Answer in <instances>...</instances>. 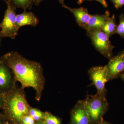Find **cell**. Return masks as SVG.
Returning a JSON list of instances; mask_svg holds the SVG:
<instances>
[{
    "label": "cell",
    "mask_w": 124,
    "mask_h": 124,
    "mask_svg": "<svg viewBox=\"0 0 124 124\" xmlns=\"http://www.w3.org/2000/svg\"><path fill=\"white\" fill-rule=\"evenodd\" d=\"M11 69L17 82L21 88H32L35 92V99L39 101L42 97L45 79L41 64L28 60L16 51H12L0 58Z\"/></svg>",
    "instance_id": "obj_1"
},
{
    "label": "cell",
    "mask_w": 124,
    "mask_h": 124,
    "mask_svg": "<svg viewBox=\"0 0 124 124\" xmlns=\"http://www.w3.org/2000/svg\"><path fill=\"white\" fill-rule=\"evenodd\" d=\"M4 96L5 103L2 113L6 119L13 124H21L23 118L29 115L31 106L27 101L24 89L17 86Z\"/></svg>",
    "instance_id": "obj_2"
},
{
    "label": "cell",
    "mask_w": 124,
    "mask_h": 124,
    "mask_svg": "<svg viewBox=\"0 0 124 124\" xmlns=\"http://www.w3.org/2000/svg\"><path fill=\"white\" fill-rule=\"evenodd\" d=\"M91 124H98L103 120V116L108 108L106 95L96 94L88 95L84 100Z\"/></svg>",
    "instance_id": "obj_3"
},
{
    "label": "cell",
    "mask_w": 124,
    "mask_h": 124,
    "mask_svg": "<svg viewBox=\"0 0 124 124\" xmlns=\"http://www.w3.org/2000/svg\"><path fill=\"white\" fill-rule=\"evenodd\" d=\"M86 34L93 46L101 54L109 60L113 57L115 46L112 44L110 38L104 32L101 30L87 31Z\"/></svg>",
    "instance_id": "obj_4"
},
{
    "label": "cell",
    "mask_w": 124,
    "mask_h": 124,
    "mask_svg": "<svg viewBox=\"0 0 124 124\" xmlns=\"http://www.w3.org/2000/svg\"><path fill=\"white\" fill-rule=\"evenodd\" d=\"M7 4V9L5 11L4 18L0 23V34L2 38L8 37L14 39L18 33L16 19V9L6 0H4Z\"/></svg>",
    "instance_id": "obj_5"
},
{
    "label": "cell",
    "mask_w": 124,
    "mask_h": 124,
    "mask_svg": "<svg viewBox=\"0 0 124 124\" xmlns=\"http://www.w3.org/2000/svg\"><path fill=\"white\" fill-rule=\"evenodd\" d=\"M88 73L97 89V93L106 95L107 91L105 86L109 81L106 66L93 67L89 70Z\"/></svg>",
    "instance_id": "obj_6"
},
{
    "label": "cell",
    "mask_w": 124,
    "mask_h": 124,
    "mask_svg": "<svg viewBox=\"0 0 124 124\" xmlns=\"http://www.w3.org/2000/svg\"><path fill=\"white\" fill-rule=\"evenodd\" d=\"M16 80L12 70L0 58V94L5 95L15 88Z\"/></svg>",
    "instance_id": "obj_7"
},
{
    "label": "cell",
    "mask_w": 124,
    "mask_h": 124,
    "mask_svg": "<svg viewBox=\"0 0 124 124\" xmlns=\"http://www.w3.org/2000/svg\"><path fill=\"white\" fill-rule=\"evenodd\" d=\"M69 124H91L84 100L78 101L71 110Z\"/></svg>",
    "instance_id": "obj_8"
},
{
    "label": "cell",
    "mask_w": 124,
    "mask_h": 124,
    "mask_svg": "<svg viewBox=\"0 0 124 124\" xmlns=\"http://www.w3.org/2000/svg\"><path fill=\"white\" fill-rule=\"evenodd\" d=\"M106 66L109 81L116 79L124 71V51L109 59Z\"/></svg>",
    "instance_id": "obj_9"
},
{
    "label": "cell",
    "mask_w": 124,
    "mask_h": 124,
    "mask_svg": "<svg viewBox=\"0 0 124 124\" xmlns=\"http://www.w3.org/2000/svg\"><path fill=\"white\" fill-rule=\"evenodd\" d=\"M110 16V13L107 10L104 14L91 15L89 20L84 29L87 31L101 30Z\"/></svg>",
    "instance_id": "obj_10"
},
{
    "label": "cell",
    "mask_w": 124,
    "mask_h": 124,
    "mask_svg": "<svg viewBox=\"0 0 124 124\" xmlns=\"http://www.w3.org/2000/svg\"><path fill=\"white\" fill-rule=\"evenodd\" d=\"M62 6V7L68 10L73 14L78 24L81 27L84 28L91 16V15L89 13L88 9L84 7L72 8L64 4Z\"/></svg>",
    "instance_id": "obj_11"
},
{
    "label": "cell",
    "mask_w": 124,
    "mask_h": 124,
    "mask_svg": "<svg viewBox=\"0 0 124 124\" xmlns=\"http://www.w3.org/2000/svg\"><path fill=\"white\" fill-rule=\"evenodd\" d=\"M16 23L18 29L25 26L35 27L39 23V19L35 14L31 11L24 10L22 13L17 15Z\"/></svg>",
    "instance_id": "obj_12"
},
{
    "label": "cell",
    "mask_w": 124,
    "mask_h": 124,
    "mask_svg": "<svg viewBox=\"0 0 124 124\" xmlns=\"http://www.w3.org/2000/svg\"><path fill=\"white\" fill-rule=\"evenodd\" d=\"M117 25L116 22L115 15L110 17L106 21L101 29L109 38L116 34Z\"/></svg>",
    "instance_id": "obj_13"
},
{
    "label": "cell",
    "mask_w": 124,
    "mask_h": 124,
    "mask_svg": "<svg viewBox=\"0 0 124 124\" xmlns=\"http://www.w3.org/2000/svg\"><path fill=\"white\" fill-rule=\"evenodd\" d=\"M16 9L21 8L24 10L31 9L32 8L33 0H6Z\"/></svg>",
    "instance_id": "obj_14"
},
{
    "label": "cell",
    "mask_w": 124,
    "mask_h": 124,
    "mask_svg": "<svg viewBox=\"0 0 124 124\" xmlns=\"http://www.w3.org/2000/svg\"><path fill=\"white\" fill-rule=\"evenodd\" d=\"M42 121L46 124H62L60 118L47 111L44 112Z\"/></svg>",
    "instance_id": "obj_15"
},
{
    "label": "cell",
    "mask_w": 124,
    "mask_h": 124,
    "mask_svg": "<svg viewBox=\"0 0 124 124\" xmlns=\"http://www.w3.org/2000/svg\"><path fill=\"white\" fill-rule=\"evenodd\" d=\"M29 115L32 116L36 122L43 121L44 112L37 108L30 106L29 108Z\"/></svg>",
    "instance_id": "obj_16"
},
{
    "label": "cell",
    "mask_w": 124,
    "mask_h": 124,
    "mask_svg": "<svg viewBox=\"0 0 124 124\" xmlns=\"http://www.w3.org/2000/svg\"><path fill=\"white\" fill-rule=\"evenodd\" d=\"M119 22L117 25L116 33L124 39V14H121L119 16Z\"/></svg>",
    "instance_id": "obj_17"
},
{
    "label": "cell",
    "mask_w": 124,
    "mask_h": 124,
    "mask_svg": "<svg viewBox=\"0 0 124 124\" xmlns=\"http://www.w3.org/2000/svg\"><path fill=\"white\" fill-rule=\"evenodd\" d=\"M35 120L29 114L23 118L21 124H35Z\"/></svg>",
    "instance_id": "obj_18"
},
{
    "label": "cell",
    "mask_w": 124,
    "mask_h": 124,
    "mask_svg": "<svg viewBox=\"0 0 124 124\" xmlns=\"http://www.w3.org/2000/svg\"><path fill=\"white\" fill-rule=\"evenodd\" d=\"M115 8L118 9L124 6V0H111Z\"/></svg>",
    "instance_id": "obj_19"
},
{
    "label": "cell",
    "mask_w": 124,
    "mask_h": 124,
    "mask_svg": "<svg viewBox=\"0 0 124 124\" xmlns=\"http://www.w3.org/2000/svg\"><path fill=\"white\" fill-rule=\"evenodd\" d=\"M86 0L91 1V0H95L100 2L101 4L105 8H107L108 7V4L107 3L106 0H78L77 4L79 5H80L83 3Z\"/></svg>",
    "instance_id": "obj_20"
},
{
    "label": "cell",
    "mask_w": 124,
    "mask_h": 124,
    "mask_svg": "<svg viewBox=\"0 0 124 124\" xmlns=\"http://www.w3.org/2000/svg\"><path fill=\"white\" fill-rule=\"evenodd\" d=\"M5 103V98L4 95L0 94V110H3Z\"/></svg>",
    "instance_id": "obj_21"
},
{
    "label": "cell",
    "mask_w": 124,
    "mask_h": 124,
    "mask_svg": "<svg viewBox=\"0 0 124 124\" xmlns=\"http://www.w3.org/2000/svg\"><path fill=\"white\" fill-rule=\"evenodd\" d=\"M44 0H33L34 4L36 6H38L40 4L41 2H42ZM62 5L64 4V0H57Z\"/></svg>",
    "instance_id": "obj_22"
},
{
    "label": "cell",
    "mask_w": 124,
    "mask_h": 124,
    "mask_svg": "<svg viewBox=\"0 0 124 124\" xmlns=\"http://www.w3.org/2000/svg\"><path fill=\"white\" fill-rule=\"evenodd\" d=\"M7 120L2 113H0V124H6Z\"/></svg>",
    "instance_id": "obj_23"
},
{
    "label": "cell",
    "mask_w": 124,
    "mask_h": 124,
    "mask_svg": "<svg viewBox=\"0 0 124 124\" xmlns=\"http://www.w3.org/2000/svg\"><path fill=\"white\" fill-rule=\"evenodd\" d=\"M98 124H112L110 123V122H107V121H106L104 120H102L101 121L100 123H99Z\"/></svg>",
    "instance_id": "obj_24"
},
{
    "label": "cell",
    "mask_w": 124,
    "mask_h": 124,
    "mask_svg": "<svg viewBox=\"0 0 124 124\" xmlns=\"http://www.w3.org/2000/svg\"><path fill=\"white\" fill-rule=\"evenodd\" d=\"M119 77L121 79L124 81V71L120 75Z\"/></svg>",
    "instance_id": "obj_25"
},
{
    "label": "cell",
    "mask_w": 124,
    "mask_h": 124,
    "mask_svg": "<svg viewBox=\"0 0 124 124\" xmlns=\"http://www.w3.org/2000/svg\"><path fill=\"white\" fill-rule=\"evenodd\" d=\"M35 124H46L43 121H39V122H36Z\"/></svg>",
    "instance_id": "obj_26"
},
{
    "label": "cell",
    "mask_w": 124,
    "mask_h": 124,
    "mask_svg": "<svg viewBox=\"0 0 124 124\" xmlns=\"http://www.w3.org/2000/svg\"><path fill=\"white\" fill-rule=\"evenodd\" d=\"M0 29L1 28L0 26ZM2 37H1V36L0 34V45L1 44V39H2Z\"/></svg>",
    "instance_id": "obj_27"
},
{
    "label": "cell",
    "mask_w": 124,
    "mask_h": 124,
    "mask_svg": "<svg viewBox=\"0 0 124 124\" xmlns=\"http://www.w3.org/2000/svg\"><path fill=\"white\" fill-rule=\"evenodd\" d=\"M6 124H13V123H11V122H8V121H7V122H6Z\"/></svg>",
    "instance_id": "obj_28"
},
{
    "label": "cell",
    "mask_w": 124,
    "mask_h": 124,
    "mask_svg": "<svg viewBox=\"0 0 124 124\" xmlns=\"http://www.w3.org/2000/svg\"></svg>",
    "instance_id": "obj_29"
}]
</instances>
